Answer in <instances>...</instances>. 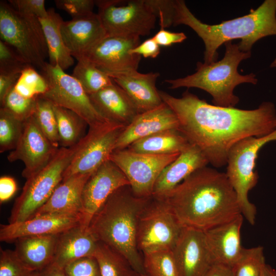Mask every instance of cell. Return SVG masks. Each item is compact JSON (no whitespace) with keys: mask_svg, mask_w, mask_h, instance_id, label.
Masks as SVG:
<instances>
[{"mask_svg":"<svg viewBox=\"0 0 276 276\" xmlns=\"http://www.w3.org/2000/svg\"><path fill=\"white\" fill-rule=\"evenodd\" d=\"M159 94L175 113L178 130L216 168L226 165L230 149L239 141L264 136L276 130V110L271 102L248 110L210 104L188 90L180 98L161 90Z\"/></svg>","mask_w":276,"mask_h":276,"instance_id":"obj_1","label":"cell"},{"mask_svg":"<svg viewBox=\"0 0 276 276\" xmlns=\"http://www.w3.org/2000/svg\"><path fill=\"white\" fill-rule=\"evenodd\" d=\"M163 199L183 227L202 231L241 214L225 172L207 166L193 172Z\"/></svg>","mask_w":276,"mask_h":276,"instance_id":"obj_2","label":"cell"},{"mask_svg":"<svg viewBox=\"0 0 276 276\" xmlns=\"http://www.w3.org/2000/svg\"><path fill=\"white\" fill-rule=\"evenodd\" d=\"M173 26L185 25L193 29L205 46L204 63L217 61L218 48L223 44L239 39L240 49L251 52L259 40L276 35V0H265L256 9L241 17L209 25L196 17L182 0H175Z\"/></svg>","mask_w":276,"mask_h":276,"instance_id":"obj_3","label":"cell"},{"mask_svg":"<svg viewBox=\"0 0 276 276\" xmlns=\"http://www.w3.org/2000/svg\"><path fill=\"white\" fill-rule=\"evenodd\" d=\"M151 197H138L130 186L122 187L108 197L94 215L88 226L98 241L123 256L141 276L146 275L143 257L137 246V224L140 216Z\"/></svg>","mask_w":276,"mask_h":276,"instance_id":"obj_4","label":"cell"},{"mask_svg":"<svg viewBox=\"0 0 276 276\" xmlns=\"http://www.w3.org/2000/svg\"><path fill=\"white\" fill-rule=\"evenodd\" d=\"M225 52L219 61L211 63L198 62L196 72L185 77L167 79L165 82L171 89L182 87L197 88L210 94L213 105L235 107L239 98L234 94L235 87L242 83L257 84L258 79L253 73L242 75L238 71L240 63L248 59L251 52L241 51L238 44L228 41L224 43Z\"/></svg>","mask_w":276,"mask_h":276,"instance_id":"obj_5","label":"cell"},{"mask_svg":"<svg viewBox=\"0 0 276 276\" xmlns=\"http://www.w3.org/2000/svg\"><path fill=\"white\" fill-rule=\"evenodd\" d=\"M0 37L27 64L43 68L49 57L48 48L38 17L20 12L8 2L1 1Z\"/></svg>","mask_w":276,"mask_h":276,"instance_id":"obj_6","label":"cell"},{"mask_svg":"<svg viewBox=\"0 0 276 276\" xmlns=\"http://www.w3.org/2000/svg\"><path fill=\"white\" fill-rule=\"evenodd\" d=\"M274 141L276 130L264 136L248 137L235 144L227 155L226 175L236 194L241 214L252 225L255 223L257 208L249 200L248 195L258 181L256 160L260 150Z\"/></svg>","mask_w":276,"mask_h":276,"instance_id":"obj_7","label":"cell"},{"mask_svg":"<svg viewBox=\"0 0 276 276\" xmlns=\"http://www.w3.org/2000/svg\"><path fill=\"white\" fill-rule=\"evenodd\" d=\"M76 149L61 147L41 170L27 179L22 191L11 210L9 223L20 222L32 217L49 199L63 179Z\"/></svg>","mask_w":276,"mask_h":276,"instance_id":"obj_8","label":"cell"},{"mask_svg":"<svg viewBox=\"0 0 276 276\" xmlns=\"http://www.w3.org/2000/svg\"><path fill=\"white\" fill-rule=\"evenodd\" d=\"M183 227L167 202L151 197L138 221L136 241L144 254L162 250H172Z\"/></svg>","mask_w":276,"mask_h":276,"instance_id":"obj_9","label":"cell"},{"mask_svg":"<svg viewBox=\"0 0 276 276\" xmlns=\"http://www.w3.org/2000/svg\"><path fill=\"white\" fill-rule=\"evenodd\" d=\"M41 70L48 84V89L40 97L49 100L55 105L73 111L89 128L111 122L99 112L89 95L72 75L66 74L59 66H53L47 62Z\"/></svg>","mask_w":276,"mask_h":276,"instance_id":"obj_10","label":"cell"},{"mask_svg":"<svg viewBox=\"0 0 276 276\" xmlns=\"http://www.w3.org/2000/svg\"><path fill=\"white\" fill-rule=\"evenodd\" d=\"M95 3L107 36H146L155 27L156 16L146 0H98Z\"/></svg>","mask_w":276,"mask_h":276,"instance_id":"obj_11","label":"cell"},{"mask_svg":"<svg viewBox=\"0 0 276 276\" xmlns=\"http://www.w3.org/2000/svg\"><path fill=\"white\" fill-rule=\"evenodd\" d=\"M125 126L110 122L89 128L87 133L76 144L75 154L63 173L62 180L75 174L92 173L109 160Z\"/></svg>","mask_w":276,"mask_h":276,"instance_id":"obj_12","label":"cell"},{"mask_svg":"<svg viewBox=\"0 0 276 276\" xmlns=\"http://www.w3.org/2000/svg\"><path fill=\"white\" fill-rule=\"evenodd\" d=\"M179 153L151 154L125 148L114 150L109 159L125 174L136 196L149 198L152 197L154 184L160 173Z\"/></svg>","mask_w":276,"mask_h":276,"instance_id":"obj_13","label":"cell"},{"mask_svg":"<svg viewBox=\"0 0 276 276\" xmlns=\"http://www.w3.org/2000/svg\"><path fill=\"white\" fill-rule=\"evenodd\" d=\"M140 43V36H106L80 59L88 60L108 76L137 70L141 56L130 51Z\"/></svg>","mask_w":276,"mask_h":276,"instance_id":"obj_14","label":"cell"},{"mask_svg":"<svg viewBox=\"0 0 276 276\" xmlns=\"http://www.w3.org/2000/svg\"><path fill=\"white\" fill-rule=\"evenodd\" d=\"M23 130L16 147L7 156L9 162L22 161V176L26 179L44 167L54 157L55 148L38 127L33 116L23 123Z\"/></svg>","mask_w":276,"mask_h":276,"instance_id":"obj_15","label":"cell"},{"mask_svg":"<svg viewBox=\"0 0 276 276\" xmlns=\"http://www.w3.org/2000/svg\"><path fill=\"white\" fill-rule=\"evenodd\" d=\"M129 186L121 170L112 161L102 164L90 175L83 188L82 196L84 223L89 226L94 215L117 190Z\"/></svg>","mask_w":276,"mask_h":276,"instance_id":"obj_16","label":"cell"},{"mask_svg":"<svg viewBox=\"0 0 276 276\" xmlns=\"http://www.w3.org/2000/svg\"><path fill=\"white\" fill-rule=\"evenodd\" d=\"M172 251L179 276H203L215 264L201 230L183 227Z\"/></svg>","mask_w":276,"mask_h":276,"instance_id":"obj_17","label":"cell"},{"mask_svg":"<svg viewBox=\"0 0 276 276\" xmlns=\"http://www.w3.org/2000/svg\"><path fill=\"white\" fill-rule=\"evenodd\" d=\"M81 224L85 225L82 214L42 215L22 222L1 225L0 240L10 242L26 236L59 234Z\"/></svg>","mask_w":276,"mask_h":276,"instance_id":"obj_18","label":"cell"},{"mask_svg":"<svg viewBox=\"0 0 276 276\" xmlns=\"http://www.w3.org/2000/svg\"><path fill=\"white\" fill-rule=\"evenodd\" d=\"M178 128L175 113L163 102L154 109L138 114L126 126L118 138L114 150L125 149L135 141L152 134Z\"/></svg>","mask_w":276,"mask_h":276,"instance_id":"obj_19","label":"cell"},{"mask_svg":"<svg viewBox=\"0 0 276 276\" xmlns=\"http://www.w3.org/2000/svg\"><path fill=\"white\" fill-rule=\"evenodd\" d=\"M243 216L204 231L206 241L215 264L232 267L240 258L243 249L241 229Z\"/></svg>","mask_w":276,"mask_h":276,"instance_id":"obj_20","label":"cell"},{"mask_svg":"<svg viewBox=\"0 0 276 276\" xmlns=\"http://www.w3.org/2000/svg\"><path fill=\"white\" fill-rule=\"evenodd\" d=\"M63 41L78 61L107 35L98 14L63 21L61 26Z\"/></svg>","mask_w":276,"mask_h":276,"instance_id":"obj_21","label":"cell"},{"mask_svg":"<svg viewBox=\"0 0 276 276\" xmlns=\"http://www.w3.org/2000/svg\"><path fill=\"white\" fill-rule=\"evenodd\" d=\"M209 164L202 152L196 146L189 143L160 173L154 184L152 197L164 198L191 174Z\"/></svg>","mask_w":276,"mask_h":276,"instance_id":"obj_22","label":"cell"},{"mask_svg":"<svg viewBox=\"0 0 276 276\" xmlns=\"http://www.w3.org/2000/svg\"><path fill=\"white\" fill-rule=\"evenodd\" d=\"M127 94L140 113L154 109L163 101L155 84L159 74L133 70L109 76Z\"/></svg>","mask_w":276,"mask_h":276,"instance_id":"obj_23","label":"cell"},{"mask_svg":"<svg viewBox=\"0 0 276 276\" xmlns=\"http://www.w3.org/2000/svg\"><path fill=\"white\" fill-rule=\"evenodd\" d=\"M92 173L75 174L62 180L32 217L45 214H82V192Z\"/></svg>","mask_w":276,"mask_h":276,"instance_id":"obj_24","label":"cell"},{"mask_svg":"<svg viewBox=\"0 0 276 276\" xmlns=\"http://www.w3.org/2000/svg\"><path fill=\"white\" fill-rule=\"evenodd\" d=\"M98 242L88 226L72 227L58 235L53 262L64 268L77 259L94 256Z\"/></svg>","mask_w":276,"mask_h":276,"instance_id":"obj_25","label":"cell"},{"mask_svg":"<svg viewBox=\"0 0 276 276\" xmlns=\"http://www.w3.org/2000/svg\"><path fill=\"white\" fill-rule=\"evenodd\" d=\"M89 96L99 112L111 122L127 126L140 113L127 94L114 81Z\"/></svg>","mask_w":276,"mask_h":276,"instance_id":"obj_26","label":"cell"},{"mask_svg":"<svg viewBox=\"0 0 276 276\" xmlns=\"http://www.w3.org/2000/svg\"><path fill=\"white\" fill-rule=\"evenodd\" d=\"M58 235L18 238L15 241L14 251L30 270L41 271L54 261Z\"/></svg>","mask_w":276,"mask_h":276,"instance_id":"obj_27","label":"cell"},{"mask_svg":"<svg viewBox=\"0 0 276 276\" xmlns=\"http://www.w3.org/2000/svg\"><path fill=\"white\" fill-rule=\"evenodd\" d=\"M47 10V15L39 19L48 48L49 63L53 66L58 65L64 71L74 64V59L62 36L61 26L63 20L54 8Z\"/></svg>","mask_w":276,"mask_h":276,"instance_id":"obj_28","label":"cell"},{"mask_svg":"<svg viewBox=\"0 0 276 276\" xmlns=\"http://www.w3.org/2000/svg\"><path fill=\"white\" fill-rule=\"evenodd\" d=\"M189 144L178 130L170 129L137 140L126 148L138 153L170 154L180 153Z\"/></svg>","mask_w":276,"mask_h":276,"instance_id":"obj_29","label":"cell"},{"mask_svg":"<svg viewBox=\"0 0 276 276\" xmlns=\"http://www.w3.org/2000/svg\"><path fill=\"white\" fill-rule=\"evenodd\" d=\"M53 108L57 120L60 145L64 148L74 146L83 137L82 134L84 125L87 124L76 113L68 109L55 105Z\"/></svg>","mask_w":276,"mask_h":276,"instance_id":"obj_30","label":"cell"},{"mask_svg":"<svg viewBox=\"0 0 276 276\" xmlns=\"http://www.w3.org/2000/svg\"><path fill=\"white\" fill-rule=\"evenodd\" d=\"M101 276H136L137 273L119 252L99 241L94 255Z\"/></svg>","mask_w":276,"mask_h":276,"instance_id":"obj_31","label":"cell"},{"mask_svg":"<svg viewBox=\"0 0 276 276\" xmlns=\"http://www.w3.org/2000/svg\"><path fill=\"white\" fill-rule=\"evenodd\" d=\"M72 76L80 83L89 96L113 83L106 73L84 59L78 60Z\"/></svg>","mask_w":276,"mask_h":276,"instance_id":"obj_32","label":"cell"},{"mask_svg":"<svg viewBox=\"0 0 276 276\" xmlns=\"http://www.w3.org/2000/svg\"><path fill=\"white\" fill-rule=\"evenodd\" d=\"M143 264L146 276H179L171 249L144 254Z\"/></svg>","mask_w":276,"mask_h":276,"instance_id":"obj_33","label":"cell"},{"mask_svg":"<svg viewBox=\"0 0 276 276\" xmlns=\"http://www.w3.org/2000/svg\"><path fill=\"white\" fill-rule=\"evenodd\" d=\"M53 106L49 100L38 96L33 117L43 134L58 149L60 141Z\"/></svg>","mask_w":276,"mask_h":276,"instance_id":"obj_34","label":"cell"},{"mask_svg":"<svg viewBox=\"0 0 276 276\" xmlns=\"http://www.w3.org/2000/svg\"><path fill=\"white\" fill-rule=\"evenodd\" d=\"M23 123L10 111L0 109V152L14 149L21 137Z\"/></svg>","mask_w":276,"mask_h":276,"instance_id":"obj_35","label":"cell"},{"mask_svg":"<svg viewBox=\"0 0 276 276\" xmlns=\"http://www.w3.org/2000/svg\"><path fill=\"white\" fill-rule=\"evenodd\" d=\"M266 264L263 247L243 248L242 254L232 267L233 276H261Z\"/></svg>","mask_w":276,"mask_h":276,"instance_id":"obj_36","label":"cell"},{"mask_svg":"<svg viewBox=\"0 0 276 276\" xmlns=\"http://www.w3.org/2000/svg\"><path fill=\"white\" fill-rule=\"evenodd\" d=\"M14 88L22 96L33 98L43 95L47 90L48 84L43 76L28 65L22 71Z\"/></svg>","mask_w":276,"mask_h":276,"instance_id":"obj_37","label":"cell"},{"mask_svg":"<svg viewBox=\"0 0 276 276\" xmlns=\"http://www.w3.org/2000/svg\"><path fill=\"white\" fill-rule=\"evenodd\" d=\"M37 98H30L22 96L15 90L14 86L7 95L1 105L24 122L33 116Z\"/></svg>","mask_w":276,"mask_h":276,"instance_id":"obj_38","label":"cell"},{"mask_svg":"<svg viewBox=\"0 0 276 276\" xmlns=\"http://www.w3.org/2000/svg\"><path fill=\"white\" fill-rule=\"evenodd\" d=\"M31 272L14 250L1 249L0 276H27Z\"/></svg>","mask_w":276,"mask_h":276,"instance_id":"obj_39","label":"cell"},{"mask_svg":"<svg viewBox=\"0 0 276 276\" xmlns=\"http://www.w3.org/2000/svg\"><path fill=\"white\" fill-rule=\"evenodd\" d=\"M66 276H101L98 263L94 256L75 260L64 267Z\"/></svg>","mask_w":276,"mask_h":276,"instance_id":"obj_40","label":"cell"},{"mask_svg":"<svg viewBox=\"0 0 276 276\" xmlns=\"http://www.w3.org/2000/svg\"><path fill=\"white\" fill-rule=\"evenodd\" d=\"M155 15L159 18L161 28L173 26L175 0H146Z\"/></svg>","mask_w":276,"mask_h":276,"instance_id":"obj_41","label":"cell"},{"mask_svg":"<svg viewBox=\"0 0 276 276\" xmlns=\"http://www.w3.org/2000/svg\"><path fill=\"white\" fill-rule=\"evenodd\" d=\"M28 65L12 47L0 40V71L24 70Z\"/></svg>","mask_w":276,"mask_h":276,"instance_id":"obj_42","label":"cell"},{"mask_svg":"<svg viewBox=\"0 0 276 276\" xmlns=\"http://www.w3.org/2000/svg\"><path fill=\"white\" fill-rule=\"evenodd\" d=\"M55 3L57 8L66 12L72 19L91 14L95 5L93 0H56Z\"/></svg>","mask_w":276,"mask_h":276,"instance_id":"obj_43","label":"cell"},{"mask_svg":"<svg viewBox=\"0 0 276 276\" xmlns=\"http://www.w3.org/2000/svg\"><path fill=\"white\" fill-rule=\"evenodd\" d=\"M8 2L15 10L25 14L38 18L43 17L47 14L44 0H9Z\"/></svg>","mask_w":276,"mask_h":276,"instance_id":"obj_44","label":"cell"},{"mask_svg":"<svg viewBox=\"0 0 276 276\" xmlns=\"http://www.w3.org/2000/svg\"><path fill=\"white\" fill-rule=\"evenodd\" d=\"M23 70L0 71V102L14 86Z\"/></svg>","mask_w":276,"mask_h":276,"instance_id":"obj_45","label":"cell"},{"mask_svg":"<svg viewBox=\"0 0 276 276\" xmlns=\"http://www.w3.org/2000/svg\"><path fill=\"white\" fill-rule=\"evenodd\" d=\"M152 38L159 46L168 47L182 42L186 39L187 36L183 32H172L160 28Z\"/></svg>","mask_w":276,"mask_h":276,"instance_id":"obj_46","label":"cell"},{"mask_svg":"<svg viewBox=\"0 0 276 276\" xmlns=\"http://www.w3.org/2000/svg\"><path fill=\"white\" fill-rule=\"evenodd\" d=\"M131 54L143 56L145 58H156L160 53V46L154 40L152 37L150 38L131 50Z\"/></svg>","mask_w":276,"mask_h":276,"instance_id":"obj_47","label":"cell"},{"mask_svg":"<svg viewBox=\"0 0 276 276\" xmlns=\"http://www.w3.org/2000/svg\"><path fill=\"white\" fill-rule=\"evenodd\" d=\"M17 191V185L12 177L3 176L0 178V202L10 199Z\"/></svg>","mask_w":276,"mask_h":276,"instance_id":"obj_48","label":"cell"},{"mask_svg":"<svg viewBox=\"0 0 276 276\" xmlns=\"http://www.w3.org/2000/svg\"><path fill=\"white\" fill-rule=\"evenodd\" d=\"M203 276H233L232 268L228 266L214 264Z\"/></svg>","mask_w":276,"mask_h":276,"instance_id":"obj_49","label":"cell"},{"mask_svg":"<svg viewBox=\"0 0 276 276\" xmlns=\"http://www.w3.org/2000/svg\"><path fill=\"white\" fill-rule=\"evenodd\" d=\"M40 276H66L64 268L52 262L40 271Z\"/></svg>","mask_w":276,"mask_h":276,"instance_id":"obj_50","label":"cell"},{"mask_svg":"<svg viewBox=\"0 0 276 276\" xmlns=\"http://www.w3.org/2000/svg\"><path fill=\"white\" fill-rule=\"evenodd\" d=\"M261 276H276V269L266 264L263 267Z\"/></svg>","mask_w":276,"mask_h":276,"instance_id":"obj_51","label":"cell"},{"mask_svg":"<svg viewBox=\"0 0 276 276\" xmlns=\"http://www.w3.org/2000/svg\"><path fill=\"white\" fill-rule=\"evenodd\" d=\"M40 271H32L27 276H40Z\"/></svg>","mask_w":276,"mask_h":276,"instance_id":"obj_52","label":"cell"},{"mask_svg":"<svg viewBox=\"0 0 276 276\" xmlns=\"http://www.w3.org/2000/svg\"><path fill=\"white\" fill-rule=\"evenodd\" d=\"M270 67L271 68H276V57L273 61L271 62Z\"/></svg>","mask_w":276,"mask_h":276,"instance_id":"obj_53","label":"cell"},{"mask_svg":"<svg viewBox=\"0 0 276 276\" xmlns=\"http://www.w3.org/2000/svg\"><path fill=\"white\" fill-rule=\"evenodd\" d=\"M136 276H141V275L137 273Z\"/></svg>","mask_w":276,"mask_h":276,"instance_id":"obj_54","label":"cell"}]
</instances>
